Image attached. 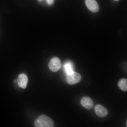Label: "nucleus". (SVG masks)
Here are the masks:
<instances>
[{
	"mask_svg": "<svg viewBox=\"0 0 127 127\" xmlns=\"http://www.w3.org/2000/svg\"><path fill=\"white\" fill-rule=\"evenodd\" d=\"M61 66V62L58 57L53 58L51 59L48 64L49 69L53 72H56L59 70Z\"/></svg>",
	"mask_w": 127,
	"mask_h": 127,
	"instance_id": "obj_3",
	"label": "nucleus"
},
{
	"mask_svg": "<svg viewBox=\"0 0 127 127\" xmlns=\"http://www.w3.org/2000/svg\"><path fill=\"white\" fill-rule=\"evenodd\" d=\"M54 126L52 119L45 115L39 116L34 123V126L36 127H53Z\"/></svg>",
	"mask_w": 127,
	"mask_h": 127,
	"instance_id": "obj_1",
	"label": "nucleus"
},
{
	"mask_svg": "<svg viewBox=\"0 0 127 127\" xmlns=\"http://www.w3.org/2000/svg\"><path fill=\"white\" fill-rule=\"evenodd\" d=\"M94 111L96 114L100 117H104L108 114L107 109L100 104H97L95 106Z\"/></svg>",
	"mask_w": 127,
	"mask_h": 127,
	"instance_id": "obj_4",
	"label": "nucleus"
},
{
	"mask_svg": "<svg viewBox=\"0 0 127 127\" xmlns=\"http://www.w3.org/2000/svg\"><path fill=\"white\" fill-rule=\"evenodd\" d=\"M85 3L89 10L93 12L99 11V7L95 0H85Z\"/></svg>",
	"mask_w": 127,
	"mask_h": 127,
	"instance_id": "obj_5",
	"label": "nucleus"
},
{
	"mask_svg": "<svg viewBox=\"0 0 127 127\" xmlns=\"http://www.w3.org/2000/svg\"><path fill=\"white\" fill-rule=\"evenodd\" d=\"M63 68L66 75L70 74L74 72L72 64L70 62H66L64 64Z\"/></svg>",
	"mask_w": 127,
	"mask_h": 127,
	"instance_id": "obj_8",
	"label": "nucleus"
},
{
	"mask_svg": "<svg viewBox=\"0 0 127 127\" xmlns=\"http://www.w3.org/2000/svg\"><path fill=\"white\" fill-rule=\"evenodd\" d=\"M66 80L67 83L70 85L77 84L81 81V76L78 73L73 72L66 75Z\"/></svg>",
	"mask_w": 127,
	"mask_h": 127,
	"instance_id": "obj_2",
	"label": "nucleus"
},
{
	"mask_svg": "<svg viewBox=\"0 0 127 127\" xmlns=\"http://www.w3.org/2000/svg\"><path fill=\"white\" fill-rule=\"evenodd\" d=\"M37 0L39 1H42L43 0Z\"/></svg>",
	"mask_w": 127,
	"mask_h": 127,
	"instance_id": "obj_11",
	"label": "nucleus"
},
{
	"mask_svg": "<svg viewBox=\"0 0 127 127\" xmlns=\"http://www.w3.org/2000/svg\"><path fill=\"white\" fill-rule=\"evenodd\" d=\"M118 86L121 90L124 92L127 91V81L125 78L120 79L118 83Z\"/></svg>",
	"mask_w": 127,
	"mask_h": 127,
	"instance_id": "obj_9",
	"label": "nucleus"
},
{
	"mask_svg": "<svg viewBox=\"0 0 127 127\" xmlns=\"http://www.w3.org/2000/svg\"><path fill=\"white\" fill-rule=\"evenodd\" d=\"M113 0L115 1H118L119 0Z\"/></svg>",
	"mask_w": 127,
	"mask_h": 127,
	"instance_id": "obj_12",
	"label": "nucleus"
},
{
	"mask_svg": "<svg viewBox=\"0 0 127 127\" xmlns=\"http://www.w3.org/2000/svg\"><path fill=\"white\" fill-rule=\"evenodd\" d=\"M81 104L86 109H91L93 107L94 102L93 100L88 97H84L81 101Z\"/></svg>",
	"mask_w": 127,
	"mask_h": 127,
	"instance_id": "obj_7",
	"label": "nucleus"
},
{
	"mask_svg": "<svg viewBox=\"0 0 127 127\" xmlns=\"http://www.w3.org/2000/svg\"><path fill=\"white\" fill-rule=\"evenodd\" d=\"M17 82L19 87L23 89L26 88L28 82L27 76L24 73L20 74L18 76Z\"/></svg>",
	"mask_w": 127,
	"mask_h": 127,
	"instance_id": "obj_6",
	"label": "nucleus"
},
{
	"mask_svg": "<svg viewBox=\"0 0 127 127\" xmlns=\"http://www.w3.org/2000/svg\"><path fill=\"white\" fill-rule=\"evenodd\" d=\"M47 4L49 5H52L54 3L55 0H46Z\"/></svg>",
	"mask_w": 127,
	"mask_h": 127,
	"instance_id": "obj_10",
	"label": "nucleus"
}]
</instances>
